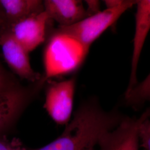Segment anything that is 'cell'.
<instances>
[{"mask_svg": "<svg viewBox=\"0 0 150 150\" xmlns=\"http://www.w3.org/2000/svg\"><path fill=\"white\" fill-rule=\"evenodd\" d=\"M123 117L117 110H104L96 100H87L59 137L42 147L26 150H96L102 135L116 127Z\"/></svg>", "mask_w": 150, "mask_h": 150, "instance_id": "cell-1", "label": "cell"}, {"mask_svg": "<svg viewBox=\"0 0 150 150\" xmlns=\"http://www.w3.org/2000/svg\"><path fill=\"white\" fill-rule=\"evenodd\" d=\"M88 52L70 36L52 30L43 54V80L76 71L84 62Z\"/></svg>", "mask_w": 150, "mask_h": 150, "instance_id": "cell-2", "label": "cell"}, {"mask_svg": "<svg viewBox=\"0 0 150 150\" xmlns=\"http://www.w3.org/2000/svg\"><path fill=\"white\" fill-rule=\"evenodd\" d=\"M136 1L123 0L120 5L106 8L103 11L88 16L69 26H59L54 30L70 36L90 50L92 44L102 35L108 27L118 20L123 13L135 5Z\"/></svg>", "mask_w": 150, "mask_h": 150, "instance_id": "cell-3", "label": "cell"}, {"mask_svg": "<svg viewBox=\"0 0 150 150\" xmlns=\"http://www.w3.org/2000/svg\"><path fill=\"white\" fill-rule=\"evenodd\" d=\"M76 79L53 82L46 92L44 107L55 123L66 125L70 122L74 108Z\"/></svg>", "mask_w": 150, "mask_h": 150, "instance_id": "cell-4", "label": "cell"}, {"mask_svg": "<svg viewBox=\"0 0 150 150\" xmlns=\"http://www.w3.org/2000/svg\"><path fill=\"white\" fill-rule=\"evenodd\" d=\"M147 117H150L149 109L138 118L124 116L116 127L101 136L97 146L98 150H139V129Z\"/></svg>", "mask_w": 150, "mask_h": 150, "instance_id": "cell-5", "label": "cell"}, {"mask_svg": "<svg viewBox=\"0 0 150 150\" xmlns=\"http://www.w3.org/2000/svg\"><path fill=\"white\" fill-rule=\"evenodd\" d=\"M51 21L43 10L13 22L10 33L29 53L45 42Z\"/></svg>", "mask_w": 150, "mask_h": 150, "instance_id": "cell-6", "label": "cell"}, {"mask_svg": "<svg viewBox=\"0 0 150 150\" xmlns=\"http://www.w3.org/2000/svg\"><path fill=\"white\" fill-rule=\"evenodd\" d=\"M135 6L136 12L131 72L129 85L126 92L130 90L138 83L137 70L145 41L150 29V0L136 1Z\"/></svg>", "mask_w": 150, "mask_h": 150, "instance_id": "cell-7", "label": "cell"}, {"mask_svg": "<svg viewBox=\"0 0 150 150\" xmlns=\"http://www.w3.org/2000/svg\"><path fill=\"white\" fill-rule=\"evenodd\" d=\"M0 45L6 62L17 75L32 82L40 80V74L31 67L29 53L16 41L10 32L1 36Z\"/></svg>", "mask_w": 150, "mask_h": 150, "instance_id": "cell-8", "label": "cell"}, {"mask_svg": "<svg viewBox=\"0 0 150 150\" xmlns=\"http://www.w3.org/2000/svg\"><path fill=\"white\" fill-rule=\"evenodd\" d=\"M27 91L8 87L0 92V134H5L31 100Z\"/></svg>", "mask_w": 150, "mask_h": 150, "instance_id": "cell-9", "label": "cell"}, {"mask_svg": "<svg viewBox=\"0 0 150 150\" xmlns=\"http://www.w3.org/2000/svg\"><path fill=\"white\" fill-rule=\"evenodd\" d=\"M43 4L50 20L57 22L59 26H69L90 16L80 0H46Z\"/></svg>", "mask_w": 150, "mask_h": 150, "instance_id": "cell-10", "label": "cell"}, {"mask_svg": "<svg viewBox=\"0 0 150 150\" xmlns=\"http://www.w3.org/2000/svg\"><path fill=\"white\" fill-rule=\"evenodd\" d=\"M0 5L13 22L44 10L40 0H0Z\"/></svg>", "mask_w": 150, "mask_h": 150, "instance_id": "cell-11", "label": "cell"}, {"mask_svg": "<svg viewBox=\"0 0 150 150\" xmlns=\"http://www.w3.org/2000/svg\"><path fill=\"white\" fill-rule=\"evenodd\" d=\"M150 75L144 80L137 83L130 90L125 92V101L127 105L134 110L142 107L146 102L150 100Z\"/></svg>", "mask_w": 150, "mask_h": 150, "instance_id": "cell-12", "label": "cell"}, {"mask_svg": "<svg viewBox=\"0 0 150 150\" xmlns=\"http://www.w3.org/2000/svg\"><path fill=\"white\" fill-rule=\"evenodd\" d=\"M150 117H147L140 124L139 129V139L141 142L139 147L144 150H150Z\"/></svg>", "mask_w": 150, "mask_h": 150, "instance_id": "cell-13", "label": "cell"}, {"mask_svg": "<svg viewBox=\"0 0 150 150\" xmlns=\"http://www.w3.org/2000/svg\"><path fill=\"white\" fill-rule=\"evenodd\" d=\"M0 150H26V147L18 139H8L5 134H0Z\"/></svg>", "mask_w": 150, "mask_h": 150, "instance_id": "cell-14", "label": "cell"}, {"mask_svg": "<svg viewBox=\"0 0 150 150\" xmlns=\"http://www.w3.org/2000/svg\"><path fill=\"white\" fill-rule=\"evenodd\" d=\"M87 8H86L90 16L100 11V2L98 1H86Z\"/></svg>", "mask_w": 150, "mask_h": 150, "instance_id": "cell-15", "label": "cell"}, {"mask_svg": "<svg viewBox=\"0 0 150 150\" xmlns=\"http://www.w3.org/2000/svg\"><path fill=\"white\" fill-rule=\"evenodd\" d=\"M7 88H8V87H7L5 76L2 71L0 69V92L5 90Z\"/></svg>", "mask_w": 150, "mask_h": 150, "instance_id": "cell-16", "label": "cell"}]
</instances>
